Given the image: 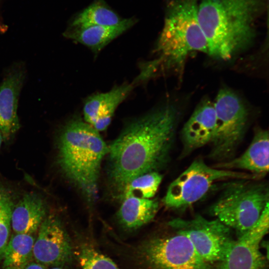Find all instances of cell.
Listing matches in <instances>:
<instances>
[{
  "label": "cell",
  "mask_w": 269,
  "mask_h": 269,
  "mask_svg": "<svg viewBox=\"0 0 269 269\" xmlns=\"http://www.w3.org/2000/svg\"><path fill=\"white\" fill-rule=\"evenodd\" d=\"M35 239L33 252L35 262L45 267H62L72 259L69 237L61 221L54 215L45 217Z\"/></svg>",
  "instance_id": "cell-11"
},
{
  "label": "cell",
  "mask_w": 269,
  "mask_h": 269,
  "mask_svg": "<svg viewBox=\"0 0 269 269\" xmlns=\"http://www.w3.org/2000/svg\"><path fill=\"white\" fill-rule=\"evenodd\" d=\"M269 135L268 131L256 130L253 139L240 156L213 165L215 168L244 170L261 179L269 172Z\"/></svg>",
  "instance_id": "cell-15"
},
{
  "label": "cell",
  "mask_w": 269,
  "mask_h": 269,
  "mask_svg": "<svg viewBox=\"0 0 269 269\" xmlns=\"http://www.w3.org/2000/svg\"><path fill=\"white\" fill-rule=\"evenodd\" d=\"M58 162L66 176L90 200L96 198L102 161L107 146L92 126L75 117L61 130Z\"/></svg>",
  "instance_id": "cell-3"
},
{
  "label": "cell",
  "mask_w": 269,
  "mask_h": 269,
  "mask_svg": "<svg viewBox=\"0 0 269 269\" xmlns=\"http://www.w3.org/2000/svg\"><path fill=\"white\" fill-rule=\"evenodd\" d=\"M213 104L216 128L208 157L219 163L235 157L245 135L248 112L241 98L229 89H221Z\"/></svg>",
  "instance_id": "cell-7"
},
{
  "label": "cell",
  "mask_w": 269,
  "mask_h": 269,
  "mask_svg": "<svg viewBox=\"0 0 269 269\" xmlns=\"http://www.w3.org/2000/svg\"><path fill=\"white\" fill-rule=\"evenodd\" d=\"M123 19L104 0H95L74 16L69 26L115 25Z\"/></svg>",
  "instance_id": "cell-19"
},
{
  "label": "cell",
  "mask_w": 269,
  "mask_h": 269,
  "mask_svg": "<svg viewBox=\"0 0 269 269\" xmlns=\"http://www.w3.org/2000/svg\"><path fill=\"white\" fill-rule=\"evenodd\" d=\"M263 3V0H202L198 4L197 18L208 55L227 61L249 46Z\"/></svg>",
  "instance_id": "cell-2"
},
{
  "label": "cell",
  "mask_w": 269,
  "mask_h": 269,
  "mask_svg": "<svg viewBox=\"0 0 269 269\" xmlns=\"http://www.w3.org/2000/svg\"><path fill=\"white\" fill-rule=\"evenodd\" d=\"M162 178L158 171H151L137 176L123 191L124 199L131 196L150 199L157 192Z\"/></svg>",
  "instance_id": "cell-21"
},
{
  "label": "cell",
  "mask_w": 269,
  "mask_h": 269,
  "mask_svg": "<svg viewBox=\"0 0 269 269\" xmlns=\"http://www.w3.org/2000/svg\"><path fill=\"white\" fill-rule=\"evenodd\" d=\"M2 269H45V267L40 264L32 261L21 266L2 268Z\"/></svg>",
  "instance_id": "cell-24"
},
{
  "label": "cell",
  "mask_w": 269,
  "mask_h": 269,
  "mask_svg": "<svg viewBox=\"0 0 269 269\" xmlns=\"http://www.w3.org/2000/svg\"><path fill=\"white\" fill-rule=\"evenodd\" d=\"M178 113L172 105L153 110L130 122L108 146L109 174L123 192L133 179L158 170L169 161Z\"/></svg>",
  "instance_id": "cell-1"
},
{
  "label": "cell",
  "mask_w": 269,
  "mask_h": 269,
  "mask_svg": "<svg viewBox=\"0 0 269 269\" xmlns=\"http://www.w3.org/2000/svg\"><path fill=\"white\" fill-rule=\"evenodd\" d=\"M4 141L3 140V137H2V135L0 132V148L1 147V143L2 142V141Z\"/></svg>",
  "instance_id": "cell-25"
},
{
  "label": "cell",
  "mask_w": 269,
  "mask_h": 269,
  "mask_svg": "<svg viewBox=\"0 0 269 269\" xmlns=\"http://www.w3.org/2000/svg\"><path fill=\"white\" fill-rule=\"evenodd\" d=\"M49 269H65L63 268L62 267H52L51 268Z\"/></svg>",
  "instance_id": "cell-26"
},
{
  "label": "cell",
  "mask_w": 269,
  "mask_h": 269,
  "mask_svg": "<svg viewBox=\"0 0 269 269\" xmlns=\"http://www.w3.org/2000/svg\"><path fill=\"white\" fill-rule=\"evenodd\" d=\"M2 197V195L1 194V193L0 192V200L1 199Z\"/></svg>",
  "instance_id": "cell-27"
},
{
  "label": "cell",
  "mask_w": 269,
  "mask_h": 269,
  "mask_svg": "<svg viewBox=\"0 0 269 269\" xmlns=\"http://www.w3.org/2000/svg\"><path fill=\"white\" fill-rule=\"evenodd\" d=\"M78 259L82 269H119L111 259L90 245L81 246Z\"/></svg>",
  "instance_id": "cell-22"
},
{
  "label": "cell",
  "mask_w": 269,
  "mask_h": 269,
  "mask_svg": "<svg viewBox=\"0 0 269 269\" xmlns=\"http://www.w3.org/2000/svg\"><path fill=\"white\" fill-rule=\"evenodd\" d=\"M237 179H260L245 171L215 168L197 158L170 184L163 202L172 210H185L201 199L216 183Z\"/></svg>",
  "instance_id": "cell-6"
},
{
  "label": "cell",
  "mask_w": 269,
  "mask_h": 269,
  "mask_svg": "<svg viewBox=\"0 0 269 269\" xmlns=\"http://www.w3.org/2000/svg\"><path fill=\"white\" fill-rule=\"evenodd\" d=\"M135 258L138 269H212L189 240L175 231L142 243L136 250Z\"/></svg>",
  "instance_id": "cell-8"
},
{
  "label": "cell",
  "mask_w": 269,
  "mask_h": 269,
  "mask_svg": "<svg viewBox=\"0 0 269 269\" xmlns=\"http://www.w3.org/2000/svg\"><path fill=\"white\" fill-rule=\"evenodd\" d=\"M134 86L133 84L124 83L108 92L88 97L83 108L84 120L99 132L106 130L116 109L128 97Z\"/></svg>",
  "instance_id": "cell-14"
},
{
  "label": "cell",
  "mask_w": 269,
  "mask_h": 269,
  "mask_svg": "<svg viewBox=\"0 0 269 269\" xmlns=\"http://www.w3.org/2000/svg\"><path fill=\"white\" fill-rule=\"evenodd\" d=\"M159 207L156 200L131 196L124 198L118 217L122 225L128 229H136L151 221Z\"/></svg>",
  "instance_id": "cell-18"
},
{
  "label": "cell",
  "mask_w": 269,
  "mask_h": 269,
  "mask_svg": "<svg viewBox=\"0 0 269 269\" xmlns=\"http://www.w3.org/2000/svg\"><path fill=\"white\" fill-rule=\"evenodd\" d=\"M46 211L40 196L34 193L26 194L12 210L11 227L15 233L32 234L45 218Z\"/></svg>",
  "instance_id": "cell-17"
},
{
  "label": "cell",
  "mask_w": 269,
  "mask_h": 269,
  "mask_svg": "<svg viewBox=\"0 0 269 269\" xmlns=\"http://www.w3.org/2000/svg\"><path fill=\"white\" fill-rule=\"evenodd\" d=\"M25 76L23 66H12L0 85V132L4 141L9 139L20 127L17 110Z\"/></svg>",
  "instance_id": "cell-13"
},
{
  "label": "cell",
  "mask_w": 269,
  "mask_h": 269,
  "mask_svg": "<svg viewBox=\"0 0 269 269\" xmlns=\"http://www.w3.org/2000/svg\"><path fill=\"white\" fill-rule=\"evenodd\" d=\"M35 240L32 234L12 235L5 250L2 268L21 266L32 261Z\"/></svg>",
  "instance_id": "cell-20"
},
{
  "label": "cell",
  "mask_w": 269,
  "mask_h": 269,
  "mask_svg": "<svg viewBox=\"0 0 269 269\" xmlns=\"http://www.w3.org/2000/svg\"><path fill=\"white\" fill-rule=\"evenodd\" d=\"M269 206L255 224L234 240L225 258L220 263L219 269H266V260L260 245L269 231Z\"/></svg>",
  "instance_id": "cell-10"
},
{
  "label": "cell",
  "mask_w": 269,
  "mask_h": 269,
  "mask_svg": "<svg viewBox=\"0 0 269 269\" xmlns=\"http://www.w3.org/2000/svg\"><path fill=\"white\" fill-rule=\"evenodd\" d=\"M12 204L8 197L0 200V263L10 238Z\"/></svg>",
  "instance_id": "cell-23"
},
{
  "label": "cell",
  "mask_w": 269,
  "mask_h": 269,
  "mask_svg": "<svg viewBox=\"0 0 269 269\" xmlns=\"http://www.w3.org/2000/svg\"><path fill=\"white\" fill-rule=\"evenodd\" d=\"M198 4L197 0L168 2L156 44L160 66L180 70L191 53L208 55L207 41L197 18Z\"/></svg>",
  "instance_id": "cell-4"
},
{
  "label": "cell",
  "mask_w": 269,
  "mask_h": 269,
  "mask_svg": "<svg viewBox=\"0 0 269 269\" xmlns=\"http://www.w3.org/2000/svg\"><path fill=\"white\" fill-rule=\"evenodd\" d=\"M216 128V114L213 102L202 101L184 125L181 132L182 145L180 158L210 144Z\"/></svg>",
  "instance_id": "cell-12"
},
{
  "label": "cell",
  "mask_w": 269,
  "mask_h": 269,
  "mask_svg": "<svg viewBox=\"0 0 269 269\" xmlns=\"http://www.w3.org/2000/svg\"><path fill=\"white\" fill-rule=\"evenodd\" d=\"M168 225L186 236L199 255L210 264L223 261L235 240L231 229L216 218L208 220L197 215L190 219H173Z\"/></svg>",
  "instance_id": "cell-9"
},
{
  "label": "cell",
  "mask_w": 269,
  "mask_h": 269,
  "mask_svg": "<svg viewBox=\"0 0 269 269\" xmlns=\"http://www.w3.org/2000/svg\"><path fill=\"white\" fill-rule=\"evenodd\" d=\"M137 19L133 17L124 18L115 25H91L71 26L64 35L89 48L94 54H98L112 40L133 26Z\"/></svg>",
  "instance_id": "cell-16"
},
{
  "label": "cell",
  "mask_w": 269,
  "mask_h": 269,
  "mask_svg": "<svg viewBox=\"0 0 269 269\" xmlns=\"http://www.w3.org/2000/svg\"><path fill=\"white\" fill-rule=\"evenodd\" d=\"M269 201V186L265 182L232 180L211 206L210 212L238 237L255 224Z\"/></svg>",
  "instance_id": "cell-5"
}]
</instances>
